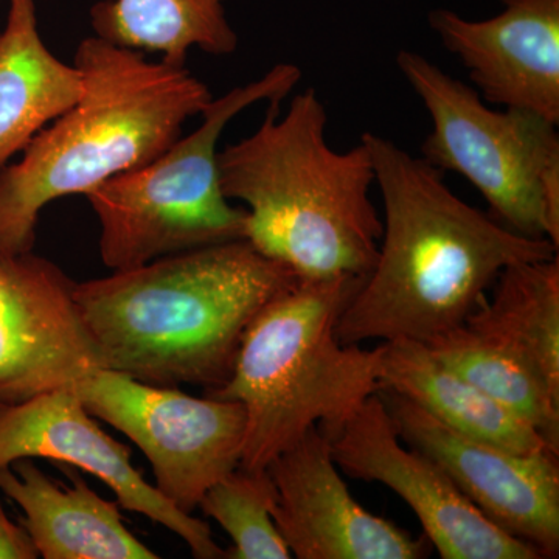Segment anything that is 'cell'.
<instances>
[{
	"instance_id": "8992f818",
	"label": "cell",
	"mask_w": 559,
	"mask_h": 559,
	"mask_svg": "<svg viewBox=\"0 0 559 559\" xmlns=\"http://www.w3.org/2000/svg\"><path fill=\"white\" fill-rule=\"evenodd\" d=\"M300 80L296 64H275L259 80L213 98L200 127L148 164L90 191L105 266L132 270L187 250L245 240L246 209L231 205L221 189V135L250 106L285 100Z\"/></svg>"
},
{
	"instance_id": "7402d4cb",
	"label": "cell",
	"mask_w": 559,
	"mask_h": 559,
	"mask_svg": "<svg viewBox=\"0 0 559 559\" xmlns=\"http://www.w3.org/2000/svg\"><path fill=\"white\" fill-rule=\"evenodd\" d=\"M36 558H39V554L27 530L14 524L7 516L2 502H0V559Z\"/></svg>"
},
{
	"instance_id": "8fae6325",
	"label": "cell",
	"mask_w": 559,
	"mask_h": 559,
	"mask_svg": "<svg viewBox=\"0 0 559 559\" xmlns=\"http://www.w3.org/2000/svg\"><path fill=\"white\" fill-rule=\"evenodd\" d=\"M378 395L407 447L432 459L499 528L540 558L559 554L558 454H518L455 432L390 390Z\"/></svg>"
},
{
	"instance_id": "5bb4252c",
	"label": "cell",
	"mask_w": 559,
	"mask_h": 559,
	"mask_svg": "<svg viewBox=\"0 0 559 559\" xmlns=\"http://www.w3.org/2000/svg\"><path fill=\"white\" fill-rule=\"evenodd\" d=\"M498 2L503 10L485 21L430 11L429 27L489 105L559 124V0Z\"/></svg>"
},
{
	"instance_id": "44dd1931",
	"label": "cell",
	"mask_w": 559,
	"mask_h": 559,
	"mask_svg": "<svg viewBox=\"0 0 559 559\" xmlns=\"http://www.w3.org/2000/svg\"><path fill=\"white\" fill-rule=\"evenodd\" d=\"M275 485L267 468L237 466L202 496L200 509L230 536L231 559L293 558L272 520Z\"/></svg>"
},
{
	"instance_id": "ba28073f",
	"label": "cell",
	"mask_w": 559,
	"mask_h": 559,
	"mask_svg": "<svg viewBox=\"0 0 559 559\" xmlns=\"http://www.w3.org/2000/svg\"><path fill=\"white\" fill-rule=\"evenodd\" d=\"M72 389L94 417L138 444L154 487L183 513H193L205 491L241 465L246 411L238 401L198 399L110 369Z\"/></svg>"
},
{
	"instance_id": "5b68a950",
	"label": "cell",
	"mask_w": 559,
	"mask_h": 559,
	"mask_svg": "<svg viewBox=\"0 0 559 559\" xmlns=\"http://www.w3.org/2000/svg\"><path fill=\"white\" fill-rule=\"evenodd\" d=\"M364 278L297 280L250 323L226 384L207 390L245 407L246 468H267L316 426L330 439L380 390L381 345L336 333Z\"/></svg>"
},
{
	"instance_id": "7a4b0ae2",
	"label": "cell",
	"mask_w": 559,
	"mask_h": 559,
	"mask_svg": "<svg viewBox=\"0 0 559 559\" xmlns=\"http://www.w3.org/2000/svg\"><path fill=\"white\" fill-rule=\"evenodd\" d=\"M297 280L235 240L76 283L75 299L105 369L212 390L229 380L250 323Z\"/></svg>"
},
{
	"instance_id": "2e32d148",
	"label": "cell",
	"mask_w": 559,
	"mask_h": 559,
	"mask_svg": "<svg viewBox=\"0 0 559 559\" xmlns=\"http://www.w3.org/2000/svg\"><path fill=\"white\" fill-rule=\"evenodd\" d=\"M381 348L380 390L399 393L471 439L518 454L559 455L535 426L444 366L421 342L389 341Z\"/></svg>"
},
{
	"instance_id": "30bf717a",
	"label": "cell",
	"mask_w": 559,
	"mask_h": 559,
	"mask_svg": "<svg viewBox=\"0 0 559 559\" xmlns=\"http://www.w3.org/2000/svg\"><path fill=\"white\" fill-rule=\"evenodd\" d=\"M76 282L32 252H0V409L105 369Z\"/></svg>"
},
{
	"instance_id": "6da1fadb",
	"label": "cell",
	"mask_w": 559,
	"mask_h": 559,
	"mask_svg": "<svg viewBox=\"0 0 559 559\" xmlns=\"http://www.w3.org/2000/svg\"><path fill=\"white\" fill-rule=\"evenodd\" d=\"M384 219L373 270L337 320L342 344L421 342L476 310L500 272L549 260L558 248L528 238L452 193L443 173L392 140L364 132Z\"/></svg>"
},
{
	"instance_id": "9c48e42d",
	"label": "cell",
	"mask_w": 559,
	"mask_h": 559,
	"mask_svg": "<svg viewBox=\"0 0 559 559\" xmlns=\"http://www.w3.org/2000/svg\"><path fill=\"white\" fill-rule=\"evenodd\" d=\"M340 469L392 489L414 511L444 559H543L484 513L432 459L407 447L378 393L330 437Z\"/></svg>"
},
{
	"instance_id": "4fadbf2b",
	"label": "cell",
	"mask_w": 559,
	"mask_h": 559,
	"mask_svg": "<svg viewBox=\"0 0 559 559\" xmlns=\"http://www.w3.org/2000/svg\"><path fill=\"white\" fill-rule=\"evenodd\" d=\"M272 520L299 559H421L429 540L364 509L342 479L329 437L316 426L267 466Z\"/></svg>"
},
{
	"instance_id": "9a60e30c",
	"label": "cell",
	"mask_w": 559,
	"mask_h": 559,
	"mask_svg": "<svg viewBox=\"0 0 559 559\" xmlns=\"http://www.w3.org/2000/svg\"><path fill=\"white\" fill-rule=\"evenodd\" d=\"M72 487L57 484L33 459L0 469V491L24 511V528L44 559H157L110 502L69 466Z\"/></svg>"
},
{
	"instance_id": "ffe728a7",
	"label": "cell",
	"mask_w": 559,
	"mask_h": 559,
	"mask_svg": "<svg viewBox=\"0 0 559 559\" xmlns=\"http://www.w3.org/2000/svg\"><path fill=\"white\" fill-rule=\"evenodd\" d=\"M437 359L520 415L559 450V390L465 322L426 342Z\"/></svg>"
},
{
	"instance_id": "e0dca14e",
	"label": "cell",
	"mask_w": 559,
	"mask_h": 559,
	"mask_svg": "<svg viewBox=\"0 0 559 559\" xmlns=\"http://www.w3.org/2000/svg\"><path fill=\"white\" fill-rule=\"evenodd\" d=\"M83 73L46 46L35 0H10L0 33V171L83 94Z\"/></svg>"
},
{
	"instance_id": "52a82bcc",
	"label": "cell",
	"mask_w": 559,
	"mask_h": 559,
	"mask_svg": "<svg viewBox=\"0 0 559 559\" xmlns=\"http://www.w3.org/2000/svg\"><path fill=\"white\" fill-rule=\"evenodd\" d=\"M396 68L432 123L419 157L473 183L507 229L559 248V124L528 110L489 108L418 51H399Z\"/></svg>"
},
{
	"instance_id": "d6986e66",
	"label": "cell",
	"mask_w": 559,
	"mask_h": 559,
	"mask_svg": "<svg viewBox=\"0 0 559 559\" xmlns=\"http://www.w3.org/2000/svg\"><path fill=\"white\" fill-rule=\"evenodd\" d=\"M226 0H102L91 10L98 38L124 49L154 51L162 61L186 66L190 50L227 57L238 35L227 20Z\"/></svg>"
},
{
	"instance_id": "ac0fdd59",
	"label": "cell",
	"mask_w": 559,
	"mask_h": 559,
	"mask_svg": "<svg viewBox=\"0 0 559 559\" xmlns=\"http://www.w3.org/2000/svg\"><path fill=\"white\" fill-rule=\"evenodd\" d=\"M492 286L491 299L485 297L466 325L559 390V257L511 264Z\"/></svg>"
},
{
	"instance_id": "7c38bea8",
	"label": "cell",
	"mask_w": 559,
	"mask_h": 559,
	"mask_svg": "<svg viewBox=\"0 0 559 559\" xmlns=\"http://www.w3.org/2000/svg\"><path fill=\"white\" fill-rule=\"evenodd\" d=\"M21 459L83 469L108 485L120 507L178 535L194 558H227L207 522L183 513L148 484L132 465L131 451L98 426L72 388L0 409V469Z\"/></svg>"
},
{
	"instance_id": "3957f363",
	"label": "cell",
	"mask_w": 559,
	"mask_h": 559,
	"mask_svg": "<svg viewBox=\"0 0 559 559\" xmlns=\"http://www.w3.org/2000/svg\"><path fill=\"white\" fill-rule=\"evenodd\" d=\"M280 103L218 153L224 197L246 205L245 240L299 278L367 277L382 237L370 151L331 148L329 114L311 87L285 114Z\"/></svg>"
},
{
	"instance_id": "277c9868",
	"label": "cell",
	"mask_w": 559,
	"mask_h": 559,
	"mask_svg": "<svg viewBox=\"0 0 559 559\" xmlns=\"http://www.w3.org/2000/svg\"><path fill=\"white\" fill-rule=\"evenodd\" d=\"M80 100L0 171V252H32L40 212L61 198L97 189L164 153L183 124L213 100L186 66L146 60L92 36L81 40Z\"/></svg>"
}]
</instances>
